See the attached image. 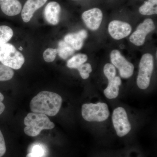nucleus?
<instances>
[{
  "label": "nucleus",
  "instance_id": "f257e3e1",
  "mask_svg": "<svg viewBox=\"0 0 157 157\" xmlns=\"http://www.w3.org/2000/svg\"><path fill=\"white\" fill-rule=\"evenodd\" d=\"M63 99L58 94L48 91H42L34 97L30 103L31 111L55 116L61 107Z\"/></svg>",
  "mask_w": 157,
  "mask_h": 157
},
{
  "label": "nucleus",
  "instance_id": "f03ea898",
  "mask_svg": "<svg viewBox=\"0 0 157 157\" xmlns=\"http://www.w3.org/2000/svg\"><path fill=\"white\" fill-rule=\"evenodd\" d=\"M24 132L30 137H36L44 130H52L55 124L47 115L43 113H29L24 119Z\"/></svg>",
  "mask_w": 157,
  "mask_h": 157
},
{
  "label": "nucleus",
  "instance_id": "7ed1b4c3",
  "mask_svg": "<svg viewBox=\"0 0 157 157\" xmlns=\"http://www.w3.org/2000/svg\"><path fill=\"white\" fill-rule=\"evenodd\" d=\"M24 57L14 45L6 43L0 46V62L11 69L19 70L25 63Z\"/></svg>",
  "mask_w": 157,
  "mask_h": 157
},
{
  "label": "nucleus",
  "instance_id": "20e7f679",
  "mask_svg": "<svg viewBox=\"0 0 157 157\" xmlns=\"http://www.w3.org/2000/svg\"><path fill=\"white\" fill-rule=\"evenodd\" d=\"M81 113L83 118L88 122H103L107 120L109 116L108 105L102 102L83 104Z\"/></svg>",
  "mask_w": 157,
  "mask_h": 157
},
{
  "label": "nucleus",
  "instance_id": "39448f33",
  "mask_svg": "<svg viewBox=\"0 0 157 157\" xmlns=\"http://www.w3.org/2000/svg\"><path fill=\"white\" fill-rule=\"evenodd\" d=\"M154 68L153 57L151 54L143 55L139 64L137 84L140 89L145 90L149 86Z\"/></svg>",
  "mask_w": 157,
  "mask_h": 157
},
{
  "label": "nucleus",
  "instance_id": "423d86ee",
  "mask_svg": "<svg viewBox=\"0 0 157 157\" xmlns=\"http://www.w3.org/2000/svg\"><path fill=\"white\" fill-rule=\"evenodd\" d=\"M112 123L117 135L123 137L129 133L132 129L126 111L122 107H118L113 110Z\"/></svg>",
  "mask_w": 157,
  "mask_h": 157
},
{
  "label": "nucleus",
  "instance_id": "0eeeda50",
  "mask_svg": "<svg viewBox=\"0 0 157 157\" xmlns=\"http://www.w3.org/2000/svg\"><path fill=\"white\" fill-rule=\"evenodd\" d=\"M112 64L117 68L122 78H128L133 75L134 66L128 61L122 55L119 51L113 50L110 55Z\"/></svg>",
  "mask_w": 157,
  "mask_h": 157
},
{
  "label": "nucleus",
  "instance_id": "6e6552de",
  "mask_svg": "<svg viewBox=\"0 0 157 157\" xmlns=\"http://www.w3.org/2000/svg\"><path fill=\"white\" fill-rule=\"evenodd\" d=\"M155 28V26L152 20L147 18L138 26L136 30L131 35L130 42L137 46L143 45L147 34L154 30Z\"/></svg>",
  "mask_w": 157,
  "mask_h": 157
},
{
  "label": "nucleus",
  "instance_id": "1a4fd4ad",
  "mask_svg": "<svg viewBox=\"0 0 157 157\" xmlns=\"http://www.w3.org/2000/svg\"><path fill=\"white\" fill-rule=\"evenodd\" d=\"M132 31V26L129 24L120 21H113L108 26L109 35L116 40H120L128 36Z\"/></svg>",
  "mask_w": 157,
  "mask_h": 157
},
{
  "label": "nucleus",
  "instance_id": "9d476101",
  "mask_svg": "<svg viewBox=\"0 0 157 157\" xmlns=\"http://www.w3.org/2000/svg\"><path fill=\"white\" fill-rule=\"evenodd\" d=\"M86 26L91 30H97L103 20V13L100 9L94 8L85 11L82 15Z\"/></svg>",
  "mask_w": 157,
  "mask_h": 157
},
{
  "label": "nucleus",
  "instance_id": "9b49d317",
  "mask_svg": "<svg viewBox=\"0 0 157 157\" xmlns=\"http://www.w3.org/2000/svg\"><path fill=\"white\" fill-rule=\"evenodd\" d=\"M47 0H27L22 11L21 17L25 22H28L33 16L35 11L42 7Z\"/></svg>",
  "mask_w": 157,
  "mask_h": 157
},
{
  "label": "nucleus",
  "instance_id": "f8f14e48",
  "mask_svg": "<svg viewBox=\"0 0 157 157\" xmlns=\"http://www.w3.org/2000/svg\"><path fill=\"white\" fill-rule=\"evenodd\" d=\"M60 6L58 3L52 2L48 3L45 6L44 14L47 22L52 25H56L59 21L60 14Z\"/></svg>",
  "mask_w": 157,
  "mask_h": 157
},
{
  "label": "nucleus",
  "instance_id": "ddd939ff",
  "mask_svg": "<svg viewBox=\"0 0 157 157\" xmlns=\"http://www.w3.org/2000/svg\"><path fill=\"white\" fill-rule=\"evenodd\" d=\"M87 32L81 30L76 33H71L66 35L64 41L70 45L74 50H80L82 48L83 41L87 38Z\"/></svg>",
  "mask_w": 157,
  "mask_h": 157
},
{
  "label": "nucleus",
  "instance_id": "4468645a",
  "mask_svg": "<svg viewBox=\"0 0 157 157\" xmlns=\"http://www.w3.org/2000/svg\"><path fill=\"white\" fill-rule=\"evenodd\" d=\"M0 6L3 13L9 16L19 14L21 10V4L18 0H0Z\"/></svg>",
  "mask_w": 157,
  "mask_h": 157
},
{
  "label": "nucleus",
  "instance_id": "2eb2a0df",
  "mask_svg": "<svg viewBox=\"0 0 157 157\" xmlns=\"http://www.w3.org/2000/svg\"><path fill=\"white\" fill-rule=\"evenodd\" d=\"M108 80V85L104 90V95L108 99H115L118 96L121 80L119 76H116L114 78Z\"/></svg>",
  "mask_w": 157,
  "mask_h": 157
},
{
  "label": "nucleus",
  "instance_id": "dca6fc26",
  "mask_svg": "<svg viewBox=\"0 0 157 157\" xmlns=\"http://www.w3.org/2000/svg\"><path fill=\"white\" fill-rule=\"evenodd\" d=\"M157 0H147L139 8L140 14L144 15L157 14Z\"/></svg>",
  "mask_w": 157,
  "mask_h": 157
},
{
  "label": "nucleus",
  "instance_id": "f3484780",
  "mask_svg": "<svg viewBox=\"0 0 157 157\" xmlns=\"http://www.w3.org/2000/svg\"><path fill=\"white\" fill-rule=\"evenodd\" d=\"M74 49L64 41H60L58 43V47L57 51L59 56L62 59H66L73 55L74 53Z\"/></svg>",
  "mask_w": 157,
  "mask_h": 157
},
{
  "label": "nucleus",
  "instance_id": "a211bd4d",
  "mask_svg": "<svg viewBox=\"0 0 157 157\" xmlns=\"http://www.w3.org/2000/svg\"><path fill=\"white\" fill-rule=\"evenodd\" d=\"M88 57L84 54H78L68 60L67 66L70 68L76 69L87 61Z\"/></svg>",
  "mask_w": 157,
  "mask_h": 157
},
{
  "label": "nucleus",
  "instance_id": "6ab92c4d",
  "mask_svg": "<svg viewBox=\"0 0 157 157\" xmlns=\"http://www.w3.org/2000/svg\"><path fill=\"white\" fill-rule=\"evenodd\" d=\"M13 36V30L11 28L8 26H0V46L9 42Z\"/></svg>",
  "mask_w": 157,
  "mask_h": 157
},
{
  "label": "nucleus",
  "instance_id": "aec40b11",
  "mask_svg": "<svg viewBox=\"0 0 157 157\" xmlns=\"http://www.w3.org/2000/svg\"><path fill=\"white\" fill-rule=\"evenodd\" d=\"M14 75V71L11 68L0 64V81L10 80Z\"/></svg>",
  "mask_w": 157,
  "mask_h": 157
},
{
  "label": "nucleus",
  "instance_id": "412c9836",
  "mask_svg": "<svg viewBox=\"0 0 157 157\" xmlns=\"http://www.w3.org/2000/svg\"><path fill=\"white\" fill-rule=\"evenodd\" d=\"M77 70L79 72L82 78L86 79L89 77L90 74L92 71V68L91 65L88 63H86L81 65L77 68Z\"/></svg>",
  "mask_w": 157,
  "mask_h": 157
},
{
  "label": "nucleus",
  "instance_id": "4be33fe9",
  "mask_svg": "<svg viewBox=\"0 0 157 157\" xmlns=\"http://www.w3.org/2000/svg\"><path fill=\"white\" fill-rule=\"evenodd\" d=\"M57 54V49L52 48H47L43 53V58L45 62L47 63H51L55 59Z\"/></svg>",
  "mask_w": 157,
  "mask_h": 157
},
{
  "label": "nucleus",
  "instance_id": "5701e85b",
  "mask_svg": "<svg viewBox=\"0 0 157 157\" xmlns=\"http://www.w3.org/2000/svg\"><path fill=\"white\" fill-rule=\"evenodd\" d=\"M104 73L107 79L114 78L116 76V70L113 65L107 63L104 66Z\"/></svg>",
  "mask_w": 157,
  "mask_h": 157
},
{
  "label": "nucleus",
  "instance_id": "b1692460",
  "mask_svg": "<svg viewBox=\"0 0 157 157\" xmlns=\"http://www.w3.org/2000/svg\"><path fill=\"white\" fill-rule=\"evenodd\" d=\"M31 152L37 156L42 157L45 155V149L40 144H35L32 147Z\"/></svg>",
  "mask_w": 157,
  "mask_h": 157
},
{
  "label": "nucleus",
  "instance_id": "393cba45",
  "mask_svg": "<svg viewBox=\"0 0 157 157\" xmlns=\"http://www.w3.org/2000/svg\"><path fill=\"white\" fill-rule=\"evenodd\" d=\"M6 151V147L5 138L2 133L0 130V157L5 154Z\"/></svg>",
  "mask_w": 157,
  "mask_h": 157
},
{
  "label": "nucleus",
  "instance_id": "a878e982",
  "mask_svg": "<svg viewBox=\"0 0 157 157\" xmlns=\"http://www.w3.org/2000/svg\"><path fill=\"white\" fill-rule=\"evenodd\" d=\"M4 96L0 92V115L2 114L4 111H5V104L3 103V101L4 100Z\"/></svg>",
  "mask_w": 157,
  "mask_h": 157
},
{
  "label": "nucleus",
  "instance_id": "bb28decb",
  "mask_svg": "<svg viewBox=\"0 0 157 157\" xmlns=\"http://www.w3.org/2000/svg\"><path fill=\"white\" fill-rule=\"evenodd\" d=\"M26 157H39L37 156H36V155H34L32 153L30 152L29 153V154H28L26 156Z\"/></svg>",
  "mask_w": 157,
  "mask_h": 157
},
{
  "label": "nucleus",
  "instance_id": "cd10ccee",
  "mask_svg": "<svg viewBox=\"0 0 157 157\" xmlns=\"http://www.w3.org/2000/svg\"><path fill=\"white\" fill-rule=\"evenodd\" d=\"M19 49L20 50H21V51H22V50H23V49L22 47H20V48H19Z\"/></svg>",
  "mask_w": 157,
  "mask_h": 157
}]
</instances>
